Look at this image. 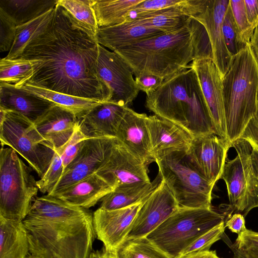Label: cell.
Listing matches in <instances>:
<instances>
[{
  "mask_svg": "<svg viewBox=\"0 0 258 258\" xmlns=\"http://www.w3.org/2000/svg\"><path fill=\"white\" fill-rule=\"evenodd\" d=\"M154 159L161 180L169 189L179 207L211 208L214 185L195 168L186 150L165 151L157 155Z\"/></svg>",
  "mask_w": 258,
  "mask_h": 258,
  "instance_id": "6",
  "label": "cell"
},
{
  "mask_svg": "<svg viewBox=\"0 0 258 258\" xmlns=\"http://www.w3.org/2000/svg\"><path fill=\"white\" fill-rule=\"evenodd\" d=\"M225 228V222L223 221L202 235L185 249L181 258L209 250L212 244L222 239Z\"/></svg>",
  "mask_w": 258,
  "mask_h": 258,
  "instance_id": "39",
  "label": "cell"
},
{
  "mask_svg": "<svg viewBox=\"0 0 258 258\" xmlns=\"http://www.w3.org/2000/svg\"><path fill=\"white\" fill-rule=\"evenodd\" d=\"M31 257H32V258H34V257H32V256H31Z\"/></svg>",
  "mask_w": 258,
  "mask_h": 258,
  "instance_id": "56",
  "label": "cell"
},
{
  "mask_svg": "<svg viewBox=\"0 0 258 258\" xmlns=\"http://www.w3.org/2000/svg\"><path fill=\"white\" fill-rule=\"evenodd\" d=\"M147 166L116 139L107 160L96 173L114 189L151 181Z\"/></svg>",
  "mask_w": 258,
  "mask_h": 258,
  "instance_id": "16",
  "label": "cell"
},
{
  "mask_svg": "<svg viewBox=\"0 0 258 258\" xmlns=\"http://www.w3.org/2000/svg\"><path fill=\"white\" fill-rule=\"evenodd\" d=\"M159 178L158 174L152 182L117 186L101 200L99 208L104 210H114L142 203L157 187L160 183Z\"/></svg>",
  "mask_w": 258,
  "mask_h": 258,
  "instance_id": "26",
  "label": "cell"
},
{
  "mask_svg": "<svg viewBox=\"0 0 258 258\" xmlns=\"http://www.w3.org/2000/svg\"><path fill=\"white\" fill-rule=\"evenodd\" d=\"M143 0H91L99 27L126 22V16Z\"/></svg>",
  "mask_w": 258,
  "mask_h": 258,
  "instance_id": "31",
  "label": "cell"
},
{
  "mask_svg": "<svg viewBox=\"0 0 258 258\" xmlns=\"http://www.w3.org/2000/svg\"><path fill=\"white\" fill-rule=\"evenodd\" d=\"M22 88L73 112L80 119L94 107L104 102L54 91L30 83H26Z\"/></svg>",
  "mask_w": 258,
  "mask_h": 258,
  "instance_id": "29",
  "label": "cell"
},
{
  "mask_svg": "<svg viewBox=\"0 0 258 258\" xmlns=\"http://www.w3.org/2000/svg\"><path fill=\"white\" fill-rule=\"evenodd\" d=\"M245 220L243 215L240 213H235L225 222V226L231 232L237 234L246 229Z\"/></svg>",
  "mask_w": 258,
  "mask_h": 258,
  "instance_id": "47",
  "label": "cell"
},
{
  "mask_svg": "<svg viewBox=\"0 0 258 258\" xmlns=\"http://www.w3.org/2000/svg\"><path fill=\"white\" fill-rule=\"evenodd\" d=\"M162 33H164L129 21L113 26L99 27L96 41L104 47L115 51Z\"/></svg>",
  "mask_w": 258,
  "mask_h": 258,
  "instance_id": "25",
  "label": "cell"
},
{
  "mask_svg": "<svg viewBox=\"0 0 258 258\" xmlns=\"http://www.w3.org/2000/svg\"><path fill=\"white\" fill-rule=\"evenodd\" d=\"M250 159L252 167L258 179V151L254 148L251 149Z\"/></svg>",
  "mask_w": 258,
  "mask_h": 258,
  "instance_id": "52",
  "label": "cell"
},
{
  "mask_svg": "<svg viewBox=\"0 0 258 258\" xmlns=\"http://www.w3.org/2000/svg\"><path fill=\"white\" fill-rule=\"evenodd\" d=\"M57 3L76 27L96 41L99 27L91 0H58Z\"/></svg>",
  "mask_w": 258,
  "mask_h": 258,
  "instance_id": "33",
  "label": "cell"
},
{
  "mask_svg": "<svg viewBox=\"0 0 258 258\" xmlns=\"http://www.w3.org/2000/svg\"><path fill=\"white\" fill-rule=\"evenodd\" d=\"M89 258H102L101 251L97 250L95 251H92Z\"/></svg>",
  "mask_w": 258,
  "mask_h": 258,
  "instance_id": "54",
  "label": "cell"
},
{
  "mask_svg": "<svg viewBox=\"0 0 258 258\" xmlns=\"http://www.w3.org/2000/svg\"><path fill=\"white\" fill-rule=\"evenodd\" d=\"M55 104L23 88L0 83V106L35 121Z\"/></svg>",
  "mask_w": 258,
  "mask_h": 258,
  "instance_id": "23",
  "label": "cell"
},
{
  "mask_svg": "<svg viewBox=\"0 0 258 258\" xmlns=\"http://www.w3.org/2000/svg\"><path fill=\"white\" fill-rule=\"evenodd\" d=\"M128 106L104 101L88 112L80 120V127L90 137L116 138L119 126Z\"/></svg>",
  "mask_w": 258,
  "mask_h": 258,
  "instance_id": "20",
  "label": "cell"
},
{
  "mask_svg": "<svg viewBox=\"0 0 258 258\" xmlns=\"http://www.w3.org/2000/svg\"><path fill=\"white\" fill-rule=\"evenodd\" d=\"M198 15L192 9L174 7L140 14L131 21L168 33L179 30L186 25L190 17Z\"/></svg>",
  "mask_w": 258,
  "mask_h": 258,
  "instance_id": "27",
  "label": "cell"
},
{
  "mask_svg": "<svg viewBox=\"0 0 258 258\" xmlns=\"http://www.w3.org/2000/svg\"><path fill=\"white\" fill-rule=\"evenodd\" d=\"M98 44L73 24L57 3L50 25L19 57L38 62L28 83L81 97L110 100L111 91L96 71Z\"/></svg>",
  "mask_w": 258,
  "mask_h": 258,
  "instance_id": "1",
  "label": "cell"
},
{
  "mask_svg": "<svg viewBox=\"0 0 258 258\" xmlns=\"http://www.w3.org/2000/svg\"><path fill=\"white\" fill-rule=\"evenodd\" d=\"M116 252L119 258H170L147 237L126 240Z\"/></svg>",
  "mask_w": 258,
  "mask_h": 258,
  "instance_id": "36",
  "label": "cell"
},
{
  "mask_svg": "<svg viewBox=\"0 0 258 258\" xmlns=\"http://www.w3.org/2000/svg\"><path fill=\"white\" fill-rule=\"evenodd\" d=\"M220 258V257H219Z\"/></svg>",
  "mask_w": 258,
  "mask_h": 258,
  "instance_id": "57",
  "label": "cell"
},
{
  "mask_svg": "<svg viewBox=\"0 0 258 258\" xmlns=\"http://www.w3.org/2000/svg\"><path fill=\"white\" fill-rule=\"evenodd\" d=\"M248 20L255 29L258 25V0H244Z\"/></svg>",
  "mask_w": 258,
  "mask_h": 258,
  "instance_id": "48",
  "label": "cell"
},
{
  "mask_svg": "<svg viewBox=\"0 0 258 258\" xmlns=\"http://www.w3.org/2000/svg\"><path fill=\"white\" fill-rule=\"evenodd\" d=\"M113 189L95 173L52 196L71 205L88 209Z\"/></svg>",
  "mask_w": 258,
  "mask_h": 258,
  "instance_id": "24",
  "label": "cell"
},
{
  "mask_svg": "<svg viewBox=\"0 0 258 258\" xmlns=\"http://www.w3.org/2000/svg\"><path fill=\"white\" fill-rule=\"evenodd\" d=\"M230 0H208L205 10L191 16L201 23L208 33L212 50V59L224 77L228 71L233 56L228 51L223 37L222 22Z\"/></svg>",
  "mask_w": 258,
  "mask_h": 258,
  "instance_id": "18",
  "label": "cell"
},
{
  "mask_svg": "<svg viewBox=\"0 0 258 258\" xmlns=\"http://www.w3.org/2000/svg\"><path fill=\"white\" fill-rule=\"evenodd\" d=\"M34 258H89L96 237L93 215L51 195L36 197L23 220Z\"/></svg>",
  "mask_w": 258,
  "mask_h": 258,
  "instance_id": "2",
  "label": "cell"
},
{
  "mask_svg": "<svg viewBox=\"0 0 258 258\" xmlns=\"http://www.w3.org/2000/svg\"><path fill=\"white\" fill-rule=\"evenodd\" d=\"M135 80L138 88L147 96L155 92L164 81L161 77L149 74H142L136 77Z\"/></svg>",
  "mask_w": 258,
  "mask_h": 258,
  "instance_id": "45",
  "label": "cell"
},
{
  "mask_svg": "<svg viewBox=\"0 0 258 258\" xmlns=\"http://www.w3.org/2000/svg\"><path fill=\"white\" fill-rule=\"evenodd\" d=\"M222 31L227 48L232 56L237 54L240 48L234 18L229 5L222 22Z\"/></svg>",
  "mask_w": 258,
  "mask_h": 258,
  "instance_id": "42",
  "label": "cell"
},
{
  "mask_svg": "<svg viewBox=\"0 0 258 258\" xmlns=\"http://www.w3.org/2000/svg\"><path fill=\"white\" fill-rule=\"evenodd\" d=\"M224 219L211 208L179 207L146 237L170 258H181L189 245Z\"/></svg>",
  "mask_w": 258,
  "mask_h": 258,
  "instance_id": "7",
  "label": "cell"
},
{
  "mask_svg": "<svg viewBox=\"0 0 258 258\" xmlns=\"http://www.w3.org/2000/svg\"><path fill=\"white\" fill-rule=\"evenodd\" d=\"M116 138L91 137L83 142L73 160L49 195H53L97 171L108 158Z\"/></svg>",
  "mask_w": 258,
  "mask_h": 258,
  "instance_id": "12",
  "label": "cell"
},
{
  "mask_svg": "<svg viewBox=\"0 0 258 258\" xmlns=\"http://www.w3.org/2000/svg\"><path fill=\"white\" fill-rule=\"evenodd\" d=\"M234 243L253 258H258V232L246 228L238 234Z\"/></svg>",
  "mask_w": 258,
  "mask_h": 258,
  "instance_id": "44",
  "label": "cell"
},
{
  "mask_svg": "<svg viewBox=\"0 0 258 258\" xmlns=\"http://www.w3.org/2000/svg\"><path fill=\"white\" fill-rule=\"evenodd\" d=\"M148 116L128 107L116 134V139L146 165L155 161L149 131Z\"/></svg>",
  "mask_w": 258,
  "mask_h": 258,
  "instance_id": "19",
  "label": "cell"
},
{
  "mask_svg": "<svg viewBox=\"0 0 258 258\" xmlns=\"http://www.w3.org/2000/svg\"><path fill=\"white\" fill-rule=\"evenodd\" d=\"M101 251L102 258H119L116 251H111L102 248Z\"/></svg>",
  "mask_w": 258,
  "mask_h": 258,
  "instance_id": "53",
  "label": "cell"
},
{
  "mask_svg": "<svg viewBox=\"0 0 258 258\" xmlns=\"http://www.w3.org/2000/svg\"><path fill=\"white\" fill-rule=\"evenodd\" d=\"M80 120L73 112L55 105L34 124L45 141L53 149H57L70 139L78 126Z\"/></svg>",
  "mask_w": 258,
  "mask_h": 258,
  "instance_id": "22",
  "label": "cell"
},
{
  "mask_svg": "<svg viewBox=\"0 0 258 258\" xmlns=\"http://www.w3.org/2000/svg\"><path fill=\"white\" fill-rule=\"evenodd\" d=\"M231 147L229 141L213 134L194 138L187 154L198 171L215 185L221 177Z\"/></svg>",
  "mask_w": 258,
  "mask_h": 258,
  "instance_id": "15",
  "label": "cell"
},
{
  "mask_svg": "<svg viewBox=\"0 0 258 258\" xmlns=\"http://www.w3.org/2000/svg\"><path fill=\"white\" fill-rule=\"evenodd\" d=\"M39 188L31 170L11 148L0 150V217L23 221Z\"/></svg>",
  "mask_w": 258,
  "mask_h": 258,
  "instance_id": "8",
  "label": "cell"
},
{
  "mask_svg": "<svg viewBox=\"0 0 258 258\" xmlns=\"http://www.w3.org/2000/svg\"><path fill=\"white\" fill-rule=\"evenodd\" d=\"M208 2V0H143L128 12L126 22L131 21L140 14L174 7L190 9L201 14L205 9Z\"/></svg>",
  "mask_w": 258,
  "mask_h": 258,
  "instance_id": "35",
  "label": "cell"
},
{
  "mask_svg": "<svg viewBox=\"0 0 258 258\" xmlns=\"http://www.w3.org/2000/svg\"><path fill=\"white\" fill-rule=\"evenodd\" d=\"M145 106L194 138L215 134L198 77L190 65L164 79L155 92L147 96Z\"/></svg>",
  "mask_w": 258,
  "mask_h": 258,
  "instance_id": "3",
  "label": "cell"
},
{
  "mask_svg": "<svg viewBox=\"0 0 258 258\" xmlns=\"http://www.w3.org/2000/svg\"><path fill=\"white\" fill-rule=\"evenodd\" d=\"M89 138L91 137L87 136L83 132L79 124L68 142L60 148L54 149L59 155L64 169L75 158L83 142Z\"/></svg>",
  "mask_w": 258,
  "mask_h": 258,
  "instance_id": "41",
  "label": "cell"
},
{
  "mask_svg": "<svg viewBox=\"0 0 258 258\" xmlns=\"http://www.w3.org/2000/svg\"><path fill=\"white\" fill-rule=\"evenodd\" d=\"M29 254L28 237L23 221L0 217V258H27Z\"/></svg>",
  "mask_w": 258,
  "mask_h": 258,
  "instance_id": "28",
  "label": "cell"
},
{
  "mask_svg": "<svg viewBox=\"0 0 258 258\" xmlns=\"http://www.w3.org/2000/svg\"><path fill=\"white\" fill-rule=\"evenodd\" d=\"M63 170L62 160L58 153L54 150V155L46 172L40 180L37 181L40 192L50 194L60 179Z\"/></svg>",
  "mask_w": 258,
  "mask_h": 258,
  "instance_id": "40",
  "label": "cell"
},
{
  "mask_svg": "<svg viewBox=\"0 0 258 258\" xmlns=\"http://www.w3.org/2000/svg\"><path fill=\"white\" fill-rule=\"evenodd\" d=\"M182 258H219L215 250H207L198 252Z\"/></svg>",
  "mask_w": 258,
  "mask_h": 258,
  "instance_id": "51",
  "label": "cell"
},
{
  "mask_svg": "<svg viewBox=\"0 0 258 258\" xmlns=\"http://www.w3.org/2000/svg\"><path fill=\"white\" fill-rule=\"evenodd\" d=\"M189 65L198 77L215 134L227 140L223 100V77L212 58L194 59Z\"/></svg>",
  "mask_w": 258,
  "mask_h": 258,
  "instance_id": "13",
  "label": "cell"
},
{
  "mask_svg": "<svg viewBox=\"0 0 258 258\" xmlns=\"http://www.w3.org/2000/svg\"><path fill=\"white\" fill-rule=\"evenodd\" d=\"M142 203L114 210L98 208L93 213L96 237L105 249L116 251L124 242Z\"/></svg>",
  "mask_w": 258,
  "mask_h": 258,
  "instance_id": "17",
  "label": "cell"
},
{
  "mask_svg": "<svg viewBox=\"0 0 258 258\" xmlns=\"http://www.w3.org/2000/svg\"><path fill=\"white\" fill-rule=\"evenodd\" d=\"M232 147L236 156L226 161L221 178L226 185L230 206L245 217L258 207V179L251 162L250 144L239 139Z\"/></svg>",
  "mask_w": 258,
  "mask_h": 258,
  "instance_id": "10",
  "label": "cell"
},
{
  "mask_svg": "<svg viewBox=\"0 0 258 258\" xmlns=\"http://www.w3.org/2000/svg\"><path fill=\"white\" fill-rule=\"evenodd\" d=\"M230 6L236 26L241 50L249 44L254 28L248 20L244 0H230Z\"/></svg>",
  "mask_w": 258,
  "mask_h": 258,
  "instance_id": "37",
  "label": "cell"
},
{
  "mask_svg": "<svg viewBox=\"0 0 258 258\" xmlns=\"http://www.w3.org/2000/svg\"><path fill=\"white\" fill-rule=\"evenodd\" d=\"M96 71L99 78L112 92L110 101L126 106L138 96L133 72L118 54L98 44Z\"/></svg>",
  "mask_w": 258,
  "mask_h": 258,
  "instance_id": "11",
  "label": "cell"
},
{
  "mask_svg": "<svg viewBox=\"0 0 258 258\" xmlns=\"http://www.w3.org/2000/svg\"><path fill=\"white\" fill-rule=\"evenodd\" d=\"M179 208L172 194L161 180L142 204L126 240L146 237Z\"/></svg>",
  "mask_w": 258,
  "mask_h": 258,
  "instance_id": "14",
  "label": "cell"
},
{
  "mask_svg": "<svg viewBox=\"0 0 258 258\" xmlns=\"http://www.w3.org/2000/svg\"><path fill=\"white\" fill-rule=\"evenodd\" d=\"M54 14L55 8L31 21L17 26L14 43L5 57L7 59L19 57L27 46L47 29Z\"/></svg>",
  "mask_w": 258,
  "mask_h": 258,
  "instance_id": "32",
  "label": "cell"
},
{
  "mask_svg": "<svg viewBox=\"0 0 258 258\" xmlns=\"http://www.w3.org/2000/svg\"><path fill=\"white\" fill-rule=\"evenodd\" d=\"M113 52L127 63L135 77L149 74L164 80L188 68L195 57L187 22L175 32L156 35Z\"/></svg>",
  "mask_w": 258,
  "mask_h": 258,
  "instance_id": "4",
  "label": "cell"
},
{
  "mask_svg": "<svg viewBox=\"0 0 258 258\" xmlns=\"http://www.w3.org/2000/svg\"><path fill=\"white\" fill-rule=\"evenodd\" d=\"M239 139L247 142L258 151V99L256 113L249 121Z\"/></svg>",
  "mask_w": 258,
  "mask_h": 258,
  "instance_id": "46",
  "label": "cell"
},
{
  "mask_svg": "<svg viewBox=\"0 0 258 258\" xmlns=\"http://www.w3.org/2000/svg\"><path fill=\"white\" fill-rule=\"evenodd\" d=\"M58 0H0V10L18 26L54 8Z\"/></svg>",
  "mask_w": 258,
  "mask_h": 258,
  "instance_id": "30",
  "label": "cell"
},
{
  "mask_svg": "<svg viewBox=\"0 0 258 258\" xmlns=\"http://www.w3.org/2000/svg\"><path fill=\"white\" fill-rule=\"evenodd\" d=\"M38 61L22 57L0 60V83L22 88L33 76Z\"/></svg>",
  "mask_w": 258,
  "mask_h": 258,
  "instance_id": "34",
  "label": "cell"
},
{
  "mask_svg": "<svg viewBox=\"0 0 258 258\" xmlns=\"http://www.w3.org/2000/svg\"><path fill=\"white\" fill-rule=\"evenodd\" d=\"M187 24L191 34L195 53L194 59H212L210 41L204 26L191 16L189 17Z\"/></svg>",
  "mask_w": 258,
  "mask_h": 258,
  "instance_id": "38",
  "label": "cell"
},
{
  "mask_svg": "<svg viewBox=\"0 0 258 258\" xmlns=\"http://www.w3.org/2000/svg\"><path fill=\"white\" fill-rule=\"evenodd\" d=\"M0 139L2 147L7 145L13 149L40 178L43 176L54 150L33 122L18 112L7 109L5 117L0 120Z\"/></svg>",
  "mask_w": 258,
  "mask_h": 258,
  "instance_id": "9",
  "label": "cell"
},
{
  "mask_svg": "<svg viewBox=\"0 0 258 258\" xmlns=\"http://www.w3.org/2000/svg\"><path fill=\"white\" fill-rule=\"evenodd\" d=\"M27 258H32L30 254L29 255V256Z\"/></svg>",
  "mask_w": 258,
  "mask_h": 258,
  "instance_id": "55",
  "label": "cell"
},
{
  "mask_svg": "<svg viewBox=\"0 0 258 258\" xmlns=\"http://www.w3.org/2000/svg\"><path fill=\"white\" fill-rule=\"evenodd\" d=\"M147 126L154 158L169 150L187 151L194 138L179 125L156 115L148 116Z\"/></svg>",
  "mask_w": 258,
  "mask_h": 258,
  "instance_id": "21",
  "label": "cell"
},
{
  "mask_svg": "<svg viewBox=\"0 0 258 258\" xmlns=\"http://www.w3.org/2000/svg\"><path fill=\"white\" fill-rule=\"evenodd\" d=\"M223 86L227 140L232 146L256 111L258 63L249 44L233 56Z\"/></svg>",
  "mask_w": 258,
  "mask_h": 258,
  "instance_id": "5",
  "label": "cell"
},
{
  "mask_svg": "<svg viewBox=\"0 0 258 258\" xmlns=\"http://www.w3.org/2000/svg\"><path fill=\"white\" fill-rule=\"evenodd\" d=\"M249 45L258 63V25L254 30L253 35L249 42Z\"/></svg>",
  "mask_w": 258,
  "mask_h": 258,
  "instance_id": "50",
  "label": "cell"
},
{
  "mask_svg": "<svg viewBox=\"0 0 258 258\" xmlns=\"http://www.w3.org/2000/svg\"><path fill=\"white\" fill-rule=\"evenodd\" d=\"M17 26L14 21L0 10V51H10L14 43Z\"/></svg>",
  "mask_w": 258,
  "mask_h": 258,
  "instance_id": "43",
  "label": "cell"
},
{
  "mask_svg": "<svg viewBox=\"0 0 258 258\" xmlns=\"http://www.w3.org/2000/svg\"><path fill=\"white\" fill-rule=\"evenodd\" d=\"M222 239L231 250L233 253L232 258H253L243 250L239 249L234 243L231 242L228 237L225 234H224Z\"/></svg>",
  "mask_w": 258,
  "mask_h": 258,
  "instance_id": "49",
  "label": "cell"
}]
</instances>
